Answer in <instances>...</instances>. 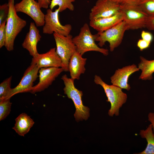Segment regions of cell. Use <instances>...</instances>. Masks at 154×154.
Masks as SVG:
<instances>
[{"label": "cell", "mask_w": 154, "mask_h": 154, "mask_svg": "<svg viewBox=\"0 0 154 154\" xmlns=\"http://www.w3.org/2000/svg\"><path fill=\"white\" fill-rule=\"evenodd\" d=\"M14 0H8L9 13L6 19V37L5 46L11 51L14 49L15 39L27 25L26 21L17 15L15 9Z\"/></svg>", "instance_id": "6da1fadb"}, {"label": "cell", "mask_w": 154, "mask_h": 154, "mask_svg": "<svg viewBox=\"0 0 154 154\" xmlns=\"http://www.w3.org/2000/svg\"><path fill=\"white\" fill-rule=\"evenodd\" d=\"M61 79L63 81L65 87L63 89L64 94L72 100L76 108L74 116L77 121L87 120L90 116L89 109L82 103V91L77 89L74 85V80L68 78L66 74L63 75Z\"/></svg>", "instance_id": "7a4b0ae2"}, {"label": "cell", "mask_w": 154, "mask_h": 154, "mask_svg": "<svg viewBox=\"0 0 154 154\" xmlns=\"http://www.w3.org/2000/svg\"><path fill=\"white\" fill-rule=\"evenodd\" d=\"M94 81L96 84L100 85L103 88L108 98L106 101L111 104V108L108 112L109 115L111 117L114 115L118 116L119 109L126 102L127 94L122 92L121 88L113 84H107L97 75H95Z\"/></svg>", "instance_id": "3957f363"}, {"label": "cell", "mask_w": 154, "mask_h": 154, "mask_svg": "<svg viewBox=\"0 0 154 154\" xmlns=\"http://www.w3.org/2000/svg\"><path fill=\"white\" fill-rule=\"evenodd\" d=\"M96 37V34H92L88 24H84L78 35L72 38L76 51L82 55L90 51L98 52L105 56L108 55L109 54L108 49L100 48L96 44L95 41Z\"/></svg>", "instance_id": "277c9868"}, {"label": "cell", "mask_w": 154, "mask_h": 154, "mask_svg": "<svg viewBox=\"0 0 154 154\" xmlns=\"http://www.w3.org/2000/svg\"><path fill=\"white\" fill-rule=\"evenodd\" d=\"M120 11L127 30H135L145 27L148 17L138 5L120 4Z\"/></svg>", "instance_id": "5b68a950"}, {"label": "cell", "mask_w": 154, "mask_h": 154, "mask_svg": "<svg viewBox=\"0 0 154 154\" xmlns=\"http://www.w3.org/2000/svg\"><path fill=\"white\" fill-rule=\"evenodd\" d=\"M127 26L124 21L102 33H98L95 41L102 47L106 42L109 43L110 50L112 52L121 44L124 33L127 30Z\"/></svg>", "instance_id": "8992f818"}, {"label": "cell", "mask_w": 154, "mask_h": 154, "mask_svg": "<svg viewBox=\"0 0 154 154\" xmlns=\"http://www.w3.org/2000/svg\"><path fill=\"white\" fill-rule=\"evenodd\" d=\"M56 45V52L60 58L63 71H68V65L71 56L76 51L72 35L70 34L66 36L56 33H53Z\"/></svg>", "instance_id": "52a82bcc"}, {"label": "cell", "mask_w": 154, "mask_h": 154, "mask_svg": "<svg viewBox=\"0 0 154 154\" xmlns=\"http://www.w3.org/2000/svg\"><path fill=\"white\" fill-rule=\"evenodd\" d=\"M59 12L58 8L54 11L50 8L47 10L42 28L43 33L51 34L56 33L65 36L70 34L72 29V26L70 24L63 25L60 23L59 19Z\"/></svg>", "instance_id": "ba28073f"}, {"label": "cell", "mask_w": 154, "mask_h": 154, "mask_svg": "<svg viewBox=\"0 0 154 154\" xmlns=\"http://www.w3.org/2000/svg\"><path fill=\"white\" fill-rule=\"evenodd\" d=\"M14 7L17 13L22 12L30 17L37 27L44 25L45 15L41 11L38 2L35 0H22L15 4Z\"/></svg>", "instance_id": "9c48e42d"}, {"label": "cell", "mask_w": 154, "mask_h": 154, "mask_svg": "<svg viewBox=\"0 0 154 154\" xmlns=\"http://www.w3.org/2000/svg\"><path fill=\"white\" fill-rule=\"evenodd\" d=\"M40 69L36 64H31L25 71L19 84L12 88L8 98L10 99L15 95L19 93L30 92L34 82L38 77V73Z\"/></svg>", "instance_id": "30bf717a"}, {"label": "cell", "mask_w": 154, "mask_h": 154, "mask_svg": "<svg viewBox=\"0 0 154 154\" xmlns=\"http://www.w3.org/2000/svg\"><path fill=\"white\" fill-rule=\"evenodd\" d=\"M120 4L111 0H98L91 10L90 20L110 17L120 11Z\"/></svg>", "instance_id": "8fae6325"}, {"label": "cell", "mask_w": 154, "mask_h": 154, "mask_svg": "<svg viewBox=\"0 0 154 154\" xmlns=\"http://www.w3.org/2000/svg\"><path fill=\"white\" fill-rule=\"evenodd\" d=\"M63 71L61 67L40 68L38 72L39 82L37 85L33 87L30 92L34 94L47 88Z\"/></svg>", "instance_id": "7c38bea8"}, {"label": "cell", "mask_w": 154, "mask_h": 154, "mask_svg": "<svg viewBox=\"0 0 154 154\" xmlns=\"http://www.w3.org/2000/svg\"><path fill=\"white\" fill-rule=\"evenodd\" d=\"M31 64H36L40 68L62 67L61 60L56 52V48H51L44 53L38 54L32 59Z\"/></svg>", "instance_id": "4fadbf2b"}, {"label": "cell", "mask_w": 154, "mask_h": 154, "mask_svg": "<svg viewBox=\"0 0 154 154\" xmlns=\"http://www.w3.org/2000/svg\"><path fill=\"white\" fill-rule=\"evenodd\" d=\"M136 66L133 64L119 68L110 78L111 82L113 85L121 88L129 90L131 88L128 83L129 77L133 73L139 70Z\"/></svg>", "instance_id": "5bb4252c"}, {"label": "cell", "mask_w": 154, "mask_h": 154, "mask_svg": "<svg viewBox=\"0 0 154 154\" xmlns=\"http://www.w3.org/2000/svg\"><path fill=\"white\" fill-rule=\"evenodd\" d=\"M41 37L37 26L33 22L30 23L29 30L27 34L22 45L27 50L30 54L34 57L38 54L37 45L40 40Z\"/></svg>", "instance_id": "9a60e30c"}, {"label": "cell", "mask_w": 154, "mask_h": 154, "mask_svg": "<svg viewBox=\"0 0 154 154\" xmlns=\"http://www.w3.org/2000/svg\"><path fill=\"white\" fill-rule=\"evenodd\" d=\"M123 20V15L119 11L110 17L90 20L89 25L98 33H100L113 27Z\"/></svg>", "instance_id": "2e32d148"}, {"label": "cell", "mask_w": 154, "mask_h": 154, "mask_svg": "<svg viewBox=\"0 0 154 154\" xmlns=\"http://www.w3.org/2000/svg\"><path fill=\"white\" fill-rule=\"evenodd\" d=\"M80 53L76 51L71 57L68 65L71 78L75 80H79L81 74L86 70L85 65L86 58H83Z\"/></svg>", "instance_id": "e0dca14e"}, {"label": "cell", "mask_w": 154, "mask_h": 154, "mask_svg": "<svg viewBox=\"0 0 154 154\" xmlns=\"http://www.w3.org/2000/svg\"><path fill=\"white\" fill-rule=\"evenodd\" d=\"M15 121L12 129L18 135L22 136L29 132L35 123L31 117L25 113L20 114L15 119Z\"/></svg>", "instance_id": "ac0fdd59"}, {"label": "cell", "mask_w": 154, "mask_h": 154, "mask_svg": "<svg viewBox=\"0 0 154 154\" xmlns=\"http://www.w3.org/2000/svg\"><path fill=\"white\" fill-rule=\"evenodd\" d=\"M141 61L138 68L141 71L139 79L142 80H151L153 78L154 73V60H148L143 56H140Z\"/></svg>", "instance_id": "d6986e66"}, {"label": "cell", "mask_w": 154, "mask_h": 154, "mask_svg": "<svg viewBox=\"0 0 154 154\" xmlns=\"http://www.w3.org/2000/svg\"><path fill=\"white\" fill-rule=\"evenodd\" d=\"M139 135L141 137L146 139L147 145L145 149L137 154H154V134L153 127L151 123L145 130L140 131Z\"/></svg>", "instance_id": "ffe728a7"}, {"label": "cell", "mask_w": 154, "mask_h": 154, "mask_svg": "<svg viewBox=\"0 0 154 154\" xmlns=\"http://www.w3.org/2000/svg\"><path fill=\"white\" fill-rule=\"evenodd\" d=\"M75 1V0H51L49 7L52 10L54 7L58 6L59 12L67 9L70 11H73L74 7L72 3Z\"/></svg>", "instance_id": "44dd1931"}, {"label": "cell", "mask_w": 154, "mask_h": 154, "mask_svg": "<svg viewBox=\"0 0 154 154\" xmlns=\"http://www.w3.org/2000/svg\"><path fill=\"white\" fill-rule=\"evenodd\" d=\"M12 76L5 79L0 84V100L8 99L12 89L11 88Z\"/></svg>", "instance_id": "7402d4cb"}, {"label": "cell", "mask_w": 154, "mask_h": 154, "mask_svg": "<svg viewBox=\"0 0 154 154\" xmlns=\"http://www.w3.org/2000/svg\"><path fill=\"white\" fill-rule=\"evenodd\" d=\"M10 99L0 100V121L4 120L9 115L11 110L12 103Z\"/></svg>", "instance_id": "603a6c76"}, {"label": "cell", "mask_w": 154, "mask_h": 154, "mask_svg": "<svg viewBox=\"0 0 154 154\" xmlns=\"http://www.w3.org/2000/svg\"><path fill=\"white\" fill-rule=\"evenodd\" d=\"M138 5L148 16L154 15V0H142Z\"/></svg>", "instance_id": "cb8c5ba5"}, {"label": "cell", "mask_w": 154, "mask_h": 154, "mask_svg": "<svg viewBox=\"0 0 154 154\" xmlns=\"http://www.w3.org/2000/svg\"><path fill=\"white\" fill-rule=\"evenodd\" d=\"M9 12L8 3H5L0 6V25L6 20Z\"/></svg>", "instance_id": "d4e9b609"}, {"label": "cell", "mask_w": 154, "mask_h": 154, "mask_svg": "<svg viewBox=\"0 0 154 154\" xmlns=\"http://www.w3.org/2000/svg\"><path fill=\"white\" fill-rule=\"evenodd\" d=\"M6 20L0 25V48L5 46L6 37Z\"/></svg>", "instance_id": "484cf974"}, {"label": "cell", "mask_w": 154, "mask_h": 154, "mask_svg": "<svg viewBox=\"0 0 154 154\" xmlns=\"http://www.w3.org/2000/svg\"><path fill=\"white\" fill-rule=\"evenodd\" d=\"M150 42L142 39H139L137 43V46L141 51L148 48L150 44Z\"/></svg>", "instance_id": "4316f807"}, {"label": "cell", "mask_w": 154, "mask_h": 154, "mask_svg": "<svg viewBox=\"0 0 154 154\" xmlns=\"http://www.w3.org/2000/svg\"><path fill=\"white\" fill-rule=\"evenodd\" d=\"M145 27L149 30H154V15L148 17L146 23Z\"/></svg>", "instance_id": "83f0119b"}, {"label": "cell", "mask_w": 154, "mask_h": 154, "mask_svg": "<svg viewBox=\"0 0 154 154\" xmlns=\"http://www.w3.org/2000/svg\"><path fill=\"white\" fill-rule=\"evenodd\" d=\"M141 36L142 39L151 42L153 39L152 35L149 32L143 31L141 33Z\"/></svg>", "instance_id": "f1b7e54d"}, {"label": "cell", "mask_w": 154, "mask_h": 154, "mask_svg": "<svg viewBox=\"0 0 154 154\" xmlns=\"http://www.w3.org/2000/svg\"><path fill=\"white\" fill-rule=\"evenodd\" d=\"M51 0H38L41 8L47 9L50 4Z\"/></svg>", "instance_id": "f546056e"}, {"label": "cell", "mask_w": 154, "mask_h": 154, "mask_svg": "<svg viewBox=\"0 0 154 154\" xmlns=\"http://www.w3.org/2000/svg\"><path fill=\"white\" fill-rule=\"evenodd\" d=\"M142 0H122L120 4L139 5Z\"/></svg>", "instance_id": "4dcf8cb0"}, {"label": "cell", "mask_w": 154, "mask_h": 154, "mask_svg": "<svg viewBox=\"0 0 154 154\" xmlns=\"http://www.w3.org/2000/svg\"><path fill=\"white\" fill-rule=\"evenodd\" d=\"M148 120L152 124L153 133L154 134V113L150 112L148 116Z\"/></svg>", "instance_id": "1f68e13d"}, {"label": "cell", "mask_w": 154, "mask_h": 154, "mask_svg": "<svg viewBox=\"0 0 154 154\" xmlns=\"http://www.w3.org/2000/svg\"><path fill=\"white\" fill-rule=\"evenodd\" d=\"M114 2L120 4L122 0H111Z\"/></svg>", "instance_id": "d6a6232c"}]
</instances>
